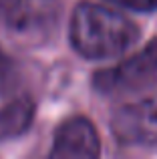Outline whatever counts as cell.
<instances>
[{
	"mask_svg": "<svg viewBox=\"0 0 157 159\" xmlns=\"http://www.w3.org/2000/svg\"><path fill=\"white\" fill-rule=\"evenodd\" d=\"M111 131L123 145H157V87L119 107Z\"/></svg>",
	"mask_w": 157,
	"mask_h": 159,
	"instance_id": "obj_3",
	"label": "cell"
},
{
	"mask_svg": "<svg viewBox=\"0 0 157 159\" xmlns=\"http://www.w3.org/2000/svg\"><path fill=\"white\" fill-rule=\"evenodd\" d=\"M139 39V28L125 14L95 2H81L71 18V44L85 58L119 57Z\"/></svg>",
	"mask_w": 157,
	"mask_h": 159,
	"instance_id": "obj_1",
	"label": "cell"
},
{
	"mask_svg": "<svg viewBox=\"0 0 157 159\" xmlns=\"http://www.w3.org/2000/svg\"><path fill=\"white\" fill-rule=\"evenodd\" d=\"M34 119V103L30 97H16L0 107V141L22 137Z\"/></svg>",
	"mask_w": 157,
	"mask_h": 159,
	"instance_id": "obj_6",
	"label": "cell"
},
{
	"mask_svg": "<svg viewBox=\"0 0 157 159\" xmlns=\"http://www.w3.org/2000/svg\"><path fill=\"white\" fill-rule=\"evenodd\" d=\"M157 77V40L121 65L103 69L95 75L93 85L103 95H125L141 91Z\"/></svg>",
	"mask_w": 157,
	"mask_h": 159,
	"instance_id": "obj_2",
	"label": "cell"
},
{
	"mask_svg": "<svg viewBox=\"0 0 157 159\" xmlns=\"http://www.w3.org/2000/svg\"><path fill=\"white\" fill-rule=\"evenodd\" d=\"M51 18L40 0H0V20L16 30H30Z\"/></svg>",
	"mask_w": 157,
	"mask_h": 159,
	"instance_id": "obj_5",
	"label": "cell"
},
{
	"mask_svg": "<svg viewBox=\"0 0 157 159\" xmlns=\"http://www.w3.org/2000/svg\"><path fill=\"white\" fill-rule=\"evenodd\" d=\"M101 153L97 129L85 117H71L67 119L55 133L51 157H83L93 159Z\"/></svg>",
	"mask_w": 157,
	"mask_h": 159,
	"instance_id": "obj_4",
	"label": "cell"
},
{
	"mask_svg": "<svg viewBox=\"0 0 157 159\" xmlns=\"http://www.w3.org/2000/svg\"><path fill=\"white\" fill-rule=\"evenodd\" d=\"M111 2L119 4L123 8H129V10H137V12H149L157 8V0H111Z\"/></svg>",
	"mask_w": 157,
	"mask_h": 159,
	"instance_id": "obj_8",
	"label": "cell"
},
{
	"mask_svg": "<svg viewBox=\"0 0 157 159\" xmlns=\"http://www.w3.org/2000/svg\"><path fill=\"white\" fill-rule=\"evenodd\" d=\"M16 83V66L12 58L0 48V95L10 91Z\"/></svg>",
	"mask_w": 157,
	"mask_h": 159,
	"instance_id": "obj_7",
	"label": "cell"
}]
</instances>
